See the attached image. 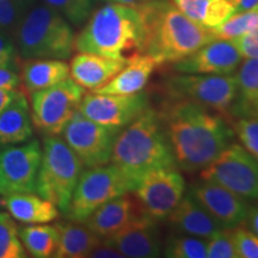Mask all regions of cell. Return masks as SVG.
Segmentation results:
<instances>
[{"instance_id": "1", "label": "cell", "mask_w": 258, "mask_h": 258, "mask_svg": "<svg viewBox=\"0 0 258 258\" xmlns=\"http://www.w3.org/2000/svg\"><path fill=\"white\" fill-rule=\"evenodd\" d=\"M157 111L176 166L185 172L205 169L233 141L230 121L198 103L166 98Z\"/></svg>"}, {"instance_id": "2", "label": "cell", "mask_w": 258, "mask_h": 258, "mask_svg": "<svg viewBox=\"0 0 258 258\" xmlns=\"http://www.w3.org/2000/svg\"><path fill=\"white\" fill-rule=\"evenodd\" d=\"M144 17V54L158 63H173L215 40L212 29L200 27L170 0H148L137 5Z\"/></svg>"}, {"instance_id": "3", "label": "cell", "mask_w": 258, "mask_h": 258, "mask_svg": "<svg viewBox=\"0 0 258 258\" xmlns=\"http://www.w3.org/2000/svg\"><path fill=\"white\" fill-rule=\"evenodd\" d=\"M144 17L138 6L103 5L92 12L74 40V50L128 61L144 54Z\"/></svg>"}, {"instance_id": "4", "label": "cell", "mask_w": 258, "mask_h": 258, "mask_svg": "<svg viewBox=\"0 0 258 258\" xmlns=\"http://www.w3.org/2000/svg\"><path fill=\"white\" fill-rule=\"evenodd\" d=\"M110 163L127 179L132 191L151 171L176 165L157 109L150 106L122 129L115 141Z\"/></svg>"}, {"instance_id": "5", "label": "cell", "mask_w": 258, "mask_h": 258, "mask_svg": "<svg viewBox=\"0 0 258 258\" xmlns=\"http://www.w3.org/2000/svg\"><path fill=\"white\" fill-rule=\"evenodd\" d=\"M74 31L69 22L49 6L36 5L27 11L15 35L22 59H70Z\"/></svg>"}, {"instance_id": "6", "label": "cell", "mask_w": 258, "mask_h": 258, "mask_svg": "<svg viewBox=\"0 0 258 258\" xmlns=\"http://www.w3.org/2000/svg\"><path fill=\"white\" fill-rule=\"evenodd\" d=\"M84 165L72 148L59 135L43 139L36 192L66 213Z\"/></svg>"}, {"instance_id": "7", "label": "cell", "mask_w": 258, "mask_h": 258, "mask_svg": "<svg viewBox=\"0 0 258 258\" xmlns=\"http://www.w3.org/2000/svg\"><path fill=\"white\" fill-rule=\"evenodd\" d=\"M166 98L185 99L211 109L231 123L237 83L232 76L175 73L161 83Z\"/></svg>"}, {"instance_id": "8", "label": "cell", "mask_w": 258, "mask_h": 258, "mask_svg": "<svg viewBox=\"0 0 258 258\" xmlns=\"http://www.w3.org/2000/svg\"><path fill=\"white\" fill-rule=\"evenodd\" d=\"M125 192H132L131 186L111 163L89 167L80 175L64 215L83 222L102 205Z\"/></svg>"}, {"instance_id": "9", "label": "cell", "mask_w": 258, "mask_h": 258, "mask_svg": "<svg viewBox=\"0 0 258 258\" xmlns=\"http://www.w3.org/2000/svg\"><path fill=\"white\" fill-rule=\"evenodd\" d=\"M200 177L225 186L247 201H258V161L239 144L228 145L200 171Z\"/></svg>"}, {"instance_id": "10", "label": "cell", "mask_w": 258, "mask_h": 258, "mask_svg": "<svg viewBox=\"0 0 258 258\" xmlns=\"http://www.w3.org/2000/svg\"><path fill=\"white\" fill-rule=\"evenodd\" d=\"M85 95L72 78L31 93V120L44 135H60Z\"/></svg>"}, {"instance_id": "11", "label": "cell", "mask_w": 258, "mask_h": 258, "mask_svg": "<svg viewBox=\"0 0 258 258\" xmlns=\"http://www.w3.org/2000/svg\"><path fill=\"white\" fill-rule=\"evenodd\" d=\"M121 131V128L93 122L78 109L61 134L84 166L95 167L110 163L115 141Z\"/></svg>"}, {"instance_id": "12", "label": "cell", "mask_w": 258, "mask_h": 258, "mask_svg": "<svg viewBox=\"0 0 258 258\" xmlns=\"http://www.w3.org/2000/svg\"><path fill=\"white\" fill-rule=\"evenodd\" d=\"M185 189L184 177L173 165L148 172L132 192L145 214L157 221H164L178 206L185 195Z\"/></svg>"}, {"instance_id": "13", "label": "cell", "mask_w": 258, "mask_h": 258, "mask_svg": "<svg viewBox=\"0 0 258 258\" xmlns=\"http://www.w3.org/2000/svg\"><path fill=\"white\" fill-rule=\"evenodd\" d=\"M42 147L38 140L0 150V196L36 191Z\"/></svg>"}, {"instance_id": "14", "label": "cell", "mask_w": 258, "mask_h": 258, "mask_svg": "<svg viewBox=\"0 0 258 258\" xmlns=\"http://www.w3.org/2000/svg\"><path fill=\"white\" fill-rule=\"evenodd\" d=\"M151 106L148 93L132 95H84L79 111L97 123L123 129Z\"/></svg>"}, {"instance_id": "15", "label": "cell", "mask_w": 258, "mask_h": 258, "mask_svg": "<svg viewBox=\"0 0 258 258\" xmlns=\"http://www.w3.org/2000/svg\"><path fill=\"white\" fill-rule=\"evenodd\" d=\"M188 194L225 230L245 225L250 209L249 201L225 186L201 179L190 185Z\"/></svg>"}, {"instance_id": "16", "label": "cell", "mask_w": 258, "mask_h": 258, "mask_svg": "<svg viewBox=\"0 0 258 258\" xmlns=\"http://www.w3.org/2000/svg\"><path fill=\"white\" fill-rule=\"evenodd\" d=\"M158 222L150 215L140 212L124 227L103 241L115 247L123 257H159L163 253L164 243Z\"/></svg>"}, {"instance_id": "17", "label": "cell", "mask_w": 258, "mask_h": 258, "mask_svg": "<svg viewBox=\"0 0 258 258\" xmlns=\"http://www.w3.org/2000/svg\"><path fill=\"white\" fill-rule=\"evenodd\" d=\"M243 56L230 40L215 38L189 56L172 64L175 73L232 76L240 66Z\"/></svg>"}, {"instance_id": "18", "label": "cell", "mask_w": 258, "mask_h": 258, "mask_svg": "<svg viewBox=\"0 0 258 258\" xmlns=\"http://www.w3.org/2000/svg\"><path fill=\"white\" fill-rule=\"evenodd\" d=\"M140 212L143 209L137 198L125 192L102 205L83 222L101 239H106L124 227Z\"/></svg>"}, {"instance_id": "19", "label": "cell", "mask_w": 258, "mask_h": 258, "mask_svg": "<svg viewBox=\"0 0 258 258\" xmlns=\"http://www.w3.org/2000/svg\"><path fill=\"white\" fill-rule=\"evenodd\" d=\"M166 220L175 233L192 235L206 240L222 230L212 215L189 194L183 196Z\"/></svg>"}, {"instance_id": "20", "label": "cell", "mask_w": 258, "mask_h": 258, "mask_svg": "<svg viewBox=\"0 0 258 258\" xmlns=\"http://www.w3.org/2000/svg\"><path fill=\"white\" fill-rule=\"evenodd\" d=\"M125 63V60L92 53H79L71 60L70 74L71 78L82 88L95 91L114 78Z\"/></svg>"}, {"instance_id": "21", "label": "cell", "mask_w": 258, "mask_h": 258, "mask_svg": "<svg viewBox=\"0 0 258 258\" xmlns=\"http://www.w3.org/2000/svg\"><path fill=\"white\" fill-rule=\"evenodd\" d=\"M157 67L158 63L150 55L138 54L127 61L114 78L92 92L103 95H132L141 92L146 88Z\"/></svg>"}, {"instance_id": "22", "label": "cell", "mask_w": 258, "mask_h": 258, "mask_svg": "<svg viewBox=\"0 0 258 258\" xmlns=\"http://www.w3.org/2000/svg\"><path fill=\"white\" fill-rule=\"evenodd\" d=\"M10 215L22 224H48L59 217V211L54 203L36 196L34 192H18L3 196L0 200Z\"/></svg>"}, {"instance_id": "23", "label": "cell", "mask_w": 258, "mask_h": 258, "mask_svg": "<svg viewBox=\"0 0 258 258\" xmlns=\"http://www.w3.org/2000/svg\"><path fill=\"white\" fill-rule=\"evenodd\" d=\"M31 112L24 91H19L15 99L0 112V146L28 141L34 135Z\"/></svg>"}, {"instance_id": "24", "label": "cell", "mask_w": 258, "mask_h": 258, "mask_svg": "<svg viewBox=\"0 0 258 258\" xmlns=\"http://www.w3.org/2000/svg\"><path fill=\"white\" fill-rule=\"evenodd\" d=\"M19 69L24 92L30 95L70 77V64L60 59H24Z\"/></svg>"}, {"instance_id": "25", "label": "cell", "mask_w": 258, "mask_h": 258, "mask_svg": "<svg viewBox=\"0 0 258 258\" xmlns=\"http://www.w3.org/2000/svg\"><path fill=\"white\" fill-rule=\"evenodd\" d=\"M59 241L53 257L85 258L102 243L101 238L80 221H59L55 224Z\"/></svg>"}, {"instance_id": "26", "label": "cell", "mask_w": 258, "mask_h": 258, "mask_svg": "<svg viewBox=\"0 0 258 258\" xmlns=\"http://www.w3.org/2000/svg\"><path fill=\"white\" fill-rule=\"evenodd\" d=\"M234 77L237 92L231 118L258 117V59H245Z\"/></svg>"}, {"instance_id": "27", "label": "cell", "mask_w": 258, "mask_h": 258, "mask_svg": "<svg viewBox=\"0 0 258 258\" xmlns=\"http://www.w3.org/2000/svg\"><path fill=\"white\" fill-rule=\"evenodd\" d=\"M177 9L200 27L214 29L235 14L230 0H171Z\"/></svg>"}, {"instance_id": "28", "label": "cell", "mask_w": 258, "mask_h": 258, "mask_svg": "<svg viewBox=\"0 0 258 258\" xmlns=\"http://www.w3.org/2000/svg\"><path fill=\"white\" fill-rule=\"evenodd\" d=\"M22 244L31 257L49 258L55 252L59 232L56 226L35 224L19 230Z\"/></svg>"}, {"instance_id": "29", "label": "cell", "mask_w": 258, "mask_h": 258, "mask_svg": "<svg viewBox=\"0 0 258 258\" xmlns=\"http://www.w3.org/2000/svg\"><path fill=\"white\" fill-rule=\"evenodd\" d=\"M163 254L169 258H207V240L173 232L164 241Z\"/></svg>"}, {"instance_id": "30", "label": "cell", "mask_w": 258, "mask_h": 258, "mask_svg": "<svg viewBox=\"0 0 258 258\" xmlns=\"http://www.w3.org/2000/svg\"><path fill=\"white\" fill-rule=\"evenodd\" d=\"M258 29V8L247 11L235 12L219 27L212 29L215 38L233 40Z\"/></svg>"}, {"instance_id": "31", "label": "cell", "mask_w": 258, "mask_h": 258, "mask_svg": "<svg viewBox=\"0 0 258 258\" xmlns=\"http://www.w3.org/2000/svg\"><path fill=\"white\" fill-rule=\"evenodd\" d=\"M28 257L21 237L19 228L14 218L6 212H0V258Z\"/></svg>"}, {"instance_id": "32", "label": "cell", "mask_w": 258, "mask_h": 258, "mask_svg": "<svg viewBox=\"0 0 258 258\" xmlns=\"http://www.w3.org/2000/svg\"><path fill=\"white\" fill-rule=\"evenodd\" d=\"M44 4L54 9L73 27H80L93 12V0H43Z\"/></svg>"}, {"instance_id": "33", "label": "cell", "mask_w": 258, "mask_h": 258, "mask_svg": "<svg viewBox=\"0 0 258 258\" xmlns=\"http://www.w3.org/2000/svg\"><path fill=\"white\" fill-rule=\"evenodd\" d=\"M234 137L258 161V117H238L231 121Z\"/></svg>"}, {"instance_id": "34", "label": "cell", "mask_w": 258, "mask_h": 258, "mask_svg": "<svg viewBox=\"0 0 258 258\" xmlns=\"http://www.w3.org/2000/svg\"><path fill=\"white\" fill-rule=\"evenodd\" d=\"M207 258H238L232 230L222 228L207 239Z\"/></svg>"}, {"instance_id": "35", "label": "cell", "mask_w": 258, "mask_h": 258, "mask_svg": "<svg viewBox=\"0 0 258 258\" xmlns=\"http://www.w3.org/2000/svg\"><path fill=\"white\" fill-rule=\"evenodd\" d=\"M27 11L14 0H0V31L15 40V35Z\"/></svg>"}, {"instance_id": "36", "label": "cell", "mask_w": 258, "mask_h": 258, "mask_svg": "<svg viewBox=\"0 0 258 258\" xmlns=\"http://www.w3.org/2000/svg\"><path fill=\"white\" fill-rule=\"evenodd\" d=\"M238 258H258V235L243 225L232 230Z\"/></svg>"}, {"instance_id": "37", "label": "cell", "mask_w": 258, "mask_h": 258, "mask_svg": "<svg viewBox=\"0 0 258 258\" xmlns=\"http://www.w3.org/2000/svg\"><path fill=\"white\" fill-rule=\"evenodd\" d=\"M230 41L233 42L243 59H258V29Z\"/></svg>"}, {"instance_id": "38", "label": "cell", "mask_w": 258, "mask_h": 258, "mask_svg": "<svg viewBox=\"0 0 258 258\" xmlns=\"http://www.w3.org/2000/svg\"><path fill=\"white\" fill-rule=\"evenodd\" d=\"M19 57L14 38L0 31V66L19 67Z\"/></svg>"}, {"instance_id": "39", "label": "cell", "mask_w": 258, "mask_h": 258, "mask_svg": "<svg viewBox=\"0 0 258 258\" xmlns=\"http://www.w3.org/2000/svg\"><path fill=\"white\" fill-rule=\"evenodd\" d=\"M18 70L19 67L15 66H0V89L17 90L21 85Z\"/></svg>"}, {"instance_id": "40", "label": "cell", "mask_w": 258, "mask_h": 258, "mask_svg": "<svg viewBox=\"0 0 258 258\" xmlns=\"http://www.w3.org/2000/svg\"><path fill=\"white\" fill-rule=\"evenodd\" d=\"M89 257L93 258H123L122 253L118 252L115 247L106 244L105 241L102 240V243L96 247L95 250L90 253Z\"/></svg>"}, {"instance_id": "41", "label": "cell", "mask_w": 258, "mask_h": 258, "mask_svg": "<svg viewBox=\"0 0 258 258\" xmlns=\"http://www.w3.org/2000/svg\"><path fill=\"white\" fill-rule=\"evenodd\" d=\"M245 224L247 225V228L250 231H252L254 234L258 235V202L253 207H250Z\"/></svg>"}, {"instance_id": "42", "label": "cell", "mask_w": 258, "mask_h": 258, "mask_svg": "<svg viewBox=\"0 0 258 258\" xmlns=\"http://www.w3.org/2000/svg\"><path fill=\"white\" fill-rule=\"evenodd\" d=\"M18 92V90L0 89V112L4 110L10 103L14 101Z\"/></svg>"}, {"instance_id": "43", "label": "cell", "mask_w": 258, "mask_h": 258, "mask_svg": "<svg viewBox=\"0 0 258 258\" xmlns=\"http://www.w3.org/2000/svg\"><path fill=\"white\" fill-rule=\"evenodd\" d=\"M234 6L235 12L247 11L258 8V0H230Z\"/></svg>"}, {"instance_id": "44", "label": "cell", "mask_w": 258, "mask_h": 258, "mask_svg": "<svg viewBox=\"0 0 258 258\" xmlns=\"http://www.w3.org/2000/svg\"><path fill=\"white\" fill-rule=\"evenodd\" d=\"M109 3H115V4H122V5H131V6H137L146 3L148 0H108Z\"/></svg>"}, {"instance_id": "45", "label": "cell", "mask_w": 258, "mask_h": 258, "mask_svg": "<svg viewBox=\"0 0 258 258\" xmlns=\"http://www.w3.org/2000/svg\"><path fill=\"white\" fill-rule=\"evenodd\" d=\"M14 2L17 3V4L21 6L22 9L25 10V11H29V10L35 5L36 0H14Z\"/></svg>"}]
</instances>
